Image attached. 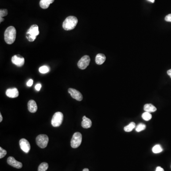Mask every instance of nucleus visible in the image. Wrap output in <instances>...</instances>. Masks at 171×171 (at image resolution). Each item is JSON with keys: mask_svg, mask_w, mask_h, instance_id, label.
<instances>
[{"mask_svg": "<svg viewBox=\"0 0 171 171\" xmlns=\"http://www.w3.org/2000/svg\"><path fill=\"white\" fill-rule=\"evenodd\" d=\"M165 20L168 22H171V14H169L165 17Z\"/></svg>", "mask_w": 171, "mask_h": 171, "instance_id": "nucleus-26", "label": "nucleus"}, {"mask_svg": "<svg viewBox=\"0 0 171 171\" xmlns=\"http://www.w3.org/2000/svg\"><path fill=\"white\" fill-rule=\"evenodd\" d=\"M54 0H41L40 5L41 8L46 9L49 7V5L53 3Z\"/></svg>", "mask_w": 171, "mask_h": 171, "instance_id": "nucleus-16", "label": "nucleus"}, {"mask_svg": "<svg viewBox=\"0 0 171 171\" xmlns=\"http://www.w3.org/2000/svg\"><path fill=\"white\" fill-rule=\"evenodd\" d=\"M8 14V11L6 9H1L0 10V16L1 17L6 16Z\"/></svg>", "mask_w": 171, "mask_h": 171, "instance_id": "nucleus-25", "label": "nucleus"}, {"mask_svg": "<svg viewBox=\"0 0 171 171\" xmlns=\"http://www.w3.org/2000/svg\"><path fill=\"white\" fill-rule=\"evenodd\" d=\"M33 80L30 79V80H29L28 81L27 83V85L28 87H31L32 85V84H33Z\"/></svg>", "mask_w": 171, "mask_h": 171, "instance_id": "nucleus-27", "label": "nucleus"}, {"mask_svg": "<svg viewBox=\"0 0 171 171\" xmlns=\"http://www.w3.org/2000/svg\"><path fill=\"white\" fill-rule=\"evenodd\" d=\"M142 117L143 119H144V120L148 121H149L151 119L152 116L150 113L145 112L142 114Z\"/></svg>", "mask_w": 171, "mask_h": 171, "instance_id": "nucleus-21", "label": "nucleus"}, {"mask_svg": "<svg viewBox=\"0 0 171 171\" xmlns=\"http://www.w3.org/2000/svg\"><path fill=\"white\" fill-rule=\"evenodd\" d=\"M28 108L30 112L35 113L38 109L37 104L33 100H30L28 103Z\"/></svg>", "mask_w": 171, "mask_h": 171, "instance_id": "nucleus-13", "label": "nucleus"}, {"mask_svg": "<svg viewBox=\"0 0 171 171\" xmlns=\"http://www.w3.org/2000/svg\"><path fill=\"white\" fill-rule=\"evenodd\" d=\"M82 171H89V169L88 168H85Z\"/></svg>", "mask_w": 171, "mask_h": 171, "instance_id": "nucleus-33", "label": "nucleus"}, {"mask_svg": "<svg viewBox=\"0 0 171 171\" xmlns=\"http://www.w3.org/2000/svg\"><path fill=\"white\" fill-rule=\"evenodd\" d=\"M91 59L88 55L82 57L78 63V66L81 70H85L89 65Z\"/></svg>", "mask_w": 171, "mask_h": 171, "instance_id": "nucleus-7", "label": "nucleus"}, {"mask_svg": "<svg viewBox=\"0 0 171 171\" xmlns=\"http://www.w3.org/2000/svg\"><path fill=\"white\" fill-rule=\"evenodd\" d=\"M0 19H0L1 20V21H0V22H1V23L4 21V19L3 18V17H0Z\"/></svg>", "mask_w": 171, "mask_h": 171, "instance_id": "nucleus-32", "label": "nucleus"}, {"mask_svg": "<svg viewBox=\"0 0 171 171\" xmlns=\"http://www.w3.org/2000/svg\"><path fill=\"white\" fill-rule=\"evenodd\" d=\"M106 59L105 55L102 53H99L96 57L95 61L97 65H101L104 63Z\"/></svg>", "mask_w": 171, "mask_h": 171, "instance_id": "nucleus-15", "label": "nucleus"}, {"mask_svg": "<svg viewBox=\"0 0 171 171\" xmlns=\"http://www.w3.org/2000/svg\"><path fill=\"white\" fill-rule=\"evenodd\" d=\"M39 34V30L38 26L37 25H32L27 32L26 37L29 41L32 42L35 40Z\"/></svg>", "mask_w": 171, "mask_h": 171, "instance_id": "nucleus-3", "label": "nucleus"}, {"mask_svg": "<svg viewBox=\"0 0 171 171\" xmlns=\"http://www.w3.org/2000/svg\"><path fill=\"white\" fill-rule=\"evenodd\" d=\"M167 74L170 76V78H171V70H168L167 71Z\"/></svg>", "mask_w": 171, "mask_h": 171, "instance_id": "nucleus-30", "label": "nucleus"}, {"mask_svg": "<svg viewBox=\"0 0 171 171\" xmlns=\"http://www.w3.org/2000/svg\"><path fill=\"white\" fill-rule=\"evenodd\" d=\"M82 135L80 132H76L73 135L71 140V147L73 148H77L80 147L82 142Z\"/></svg>", "mask_w": 171, "mask_h": 171, "instance_id": "nucleus-4", "label": "nucleus"}, {"mask_svg": "<svg viewBox=\"0 0 171 171\" xmlns=\"http://www.w3.org/2000/svg\"><path fill=\"white\" fill-rule=\"evenodd\" d=\"M11 62L14 64L21 67L23 66L25 62L24 58L20 55H14L11 58Z\"/></svg>", "mask_w": 171, "mask_h": 171, "instance_id": "nucleus-9", "label": "nucleus"}, {"mask_svg": "<svg viewBox=\"0 0 171 171\" xmlns=\"http://www.w3.org/2000/svg\"><path fill=\"white\" fill-rule=\"evenodd\" d=\"M63 120V115L60 112H57L54 114L51 123L54 127H59L62 125Z\"/></svg>", "mask_w": 171, "mask_h": 171, "instance_id": "nucleus-5", "label": "nucleus"}, {"mask_svg": "<svg viewBox=\"0 0 171 171\" xmlns=\"http://www.w3.org/2000/svg\"><path fill=\"white\" fill-rule=\"evenodd\" d=\"M163 151V148L160 145H156L153 147V148H152V151L153 153H160Z\"/></svg>", "mask_w": 171, "mask_h": 171, "instance_id": "nucleus-20", "label": "nucleus"}, {"mask_svg": "<svg viewBox=\"0 0 171 171\" xmlns=\"http://www.w3.org/2000/svg\"><path fill=\"white\" fill-rule=\"evenodd\" d=\"M144 109L145 112L151 113L156 111V107L151 104H147L144 105Z\"/></svg>", "mask_w": 171, "mask_h": 171, "instance_id": "nucleus-17", "label": "nucleus"}, {"mask_svg": "<svg viewBox=\"0 0 171 171\" xmlns=\"http://www.w3.org/2000/svg\"><path fill=\"white\" fill-rule=\"evenodd\" d=\"M49 165L48 163H42L39 166L38 170V171H46L48 169Z\"/></svg>", "mask_w": 171, "mask_h": 171, "instance_id": "nucleus-19", "label": "nucleus"}, {"mask_svg": "<svg viewBox=\"0 0 171 171\" xmlns=\"http://www.w3.org/2000/svg\"><path fill=\"white\" fill-rule=\"evenodd\" d=\"M41 84H38L35 86V89L37 91H40L41 89Z\"/></svg>", "mask_w": 171, "mask_h": 171, "instance_id": "nucleus-28", "label": "nucleus"}, {"mask_svg": "<svg viewBox=\"0 0 171 171\" xmlns=\"http://www.w3.org/2000/svg\"><path fill=\"white\" fill-rule=\"evenodd\" d=\"M3 116H2V115H1V113H0V122H1L3 120Z\"/></svg>", "mask_w": 171, "mask_h": 171, "instance_id": "nucleus-31", "label": "nucleus"}, {"mask_svg": "<svg viewBox=\"0 0 171 171\" xmlns=\"http://www.w3.org/2000/svg\"><path fill=\"white\" fill-rule=\"evenodd\" d=\"M148 1H150L151 3H153L155 2V0H147Z\"/></svg>", "mask_w": 171, "mask_h": 171, "instance_id": "nucleus-34", "label": "nucleus"}, {"mask_svg": "<svg viewBox=\"0 0 171 171\" xmlns=\"http://www.w3.org/2000/svg\"><path fill=\"white\" fill-rule=\"evenodd\" d=\"M68 92L70 93L73 99L78 100V101H80L83 99V96L81 93L79 91L76 89L70 88L68 89Z\"/></svg>", "mask_w": 171, "mask_h": 171, "instance_id": "nucleus-8", "label": "nucleus"}, {"mask_svg": "<svg viewBox=\"0 0 171 171\" xmlns=\"http://www.w3.org/2000/svg\"><path fill=\"white\" fill-rule=\"evenodd\" d=\"M36 142L40 148H45L48 145L49 137L46 135H40L36 138Z\"/></svg>", "mask_w": 171, "mask_h": 171, "instance_id": "nucleus-6", "label": "nucleus"}, {"mask_svg": "<svg viewBox=\"0 0 171 171\" xmlns=\"http://www.w3.org/2000/svg\"><path fill=\"white\" fill-rule=\"evenodd\" d=\"M146 128V126L145 124L142 123H140L138 124L136 127V131L137 132L142 131L143 130H145Z\"/></svg>", "mask_w": 171, "mask_h": 171, "instance_id": "nucleus-22", "label": "nucleus"}, {"mask_svg": "<svg viewBox=\"0 0 171 171\" xmlns=\"http://www.w3.org/2000/svg\"><path fill=\"white\" fill-rule=\"evenodd\" d=\"M7 163L10 166L17 169L22 168V163L17 161L15 158L12 156H10L8 158L7 160Z\"/></svg>", "mask_w": 171, "mask_h": 171, "instance_id": "nucleus-11", "label": "nucleus"}, {"mask_svg": "<svg viewBox=\"0 0 171 171\" xmlns=\"http://www.w3.org/2000/svg\"><path fill=\"white\" fill-rule=\"evenodd\" d=\"M135 127H136V124L134 122H131L129 125L126 126L124 127V130L125 131L129 132L132 131Z\"/></svg>", "mask_w": 171, "mask_h": 171, "instance_id": "nucleus-18", "label": "nucleus"}, {"mask_svg": "<svg viewBox=\"0 0 171 171\" xmlns=\"http://www.w3.org/2000/svg\"><path fill=\"white\" fill-rule=\"evenodd\" d=\"M16 37V30L14 26H9L4 32V40L7 44H12Z\"/></svg>", "mask_w": 171, "mask_h": 171, "instance_id": "nucleus-1", "label": "nucleus"}, {"mask_svg": "<svg viewBox=\"0 0 171 171\" xmlns=\"http://www.w3.org/2000/svg\"><path fill=\"white\" fill-rule=\"evenodd\" d=\"M49 71V68L48 66H42L41 67H40L39 68V71L40 73H43V74H45L46 73H48Z\"/></svg>", "mask_w": 171, "mask_h": 171, "instance_id": "nucleus-23", "label": "nucleus"}, {"mask_svg": "<svg viewBox=\"0 0 171 171\" xmlns=\"http://www.w3.org/2000/svg\"><path fill=\"white\" fill-rule=\"evenodd\" d=\"M6 95L10 98H16L19 96V93L16 88H14L7 89L6 91Z\"/></svg>", "mask_w": 171, "mask_h": 171, "instance_id": "nucleus-12", "label": "nucleus"}, {"mask_svg": "<svg viewBox=\"0 0 171 171\" xmlns=\"http://www.w3.org/2000/svg\"><path fill=\"white\" fill-rule=\"evenodd\" d=\"M81 126L84 128H89L91 127L92 122L91 119L86 116L83 117V120L81 122Z\"/></svg>", "mask_w": 171, "mask_h": 171, "instance_id": "nucleus-14", "label": "nucleus"}, {"mask_svg": "<svg viewBox=\"0 0 171 171\" xmlns=\"http://www.w3.org/2000/svg\"><path fill=\"white\" fill-rule=\"evenodd\" d=\"M7 154V151L0 147V158L1 159L4 157Z\"/></svg>", "mask_w": 171, "mask_h": 171, "instance_id": "nucleus-24", "label": "nucleus"}, {"mask_svg": "<svg viewBox=\"0 0 171 171\" xmlns=\"http://www.w3.org/2000/svg\"><path fill=\"white\" fill-rule=\"evenodd\" d=\"M20 146L21 149L23 152L28 153L30 149V143L26 139L22 138L20 140Z\"/></svg>", "mask_w": 171, "mask_h": 171, "instance_id": "nucleus-10", "label": "nucleus"}, {"mask_svg": "<svg viewBox=\"0 0 171 171\" xmlns=\"http://www.w3.org/2000/svg\"><path fill=\"white\" fill-rule=\"evenodd\" d=\"M155 171H164V169L163 168H162L161 167H160V166H158L157 168H156V170Z\"/></svg>", "mask_w": 171, "mask_h": 171, "instance_id": "nucleus-29", "label": "nucleus"}, {"mask_svg": "<svg viewBox=\"0 0 171 171\" xmlns=\"http://www.w3.org/2000/svg\"><path fill=\"white\" fill-rule=\"evenodd\" d=\"M78 22V20L77 17L74 16H70L66 18L63 22L62 27L63 29L66 30H72L76 27L77 23Z\"/></svg>", "mask_w": 171, "mask_h": 171, "instance_id": "nucleus-2", "label": "nucleus"}]
</instances>
